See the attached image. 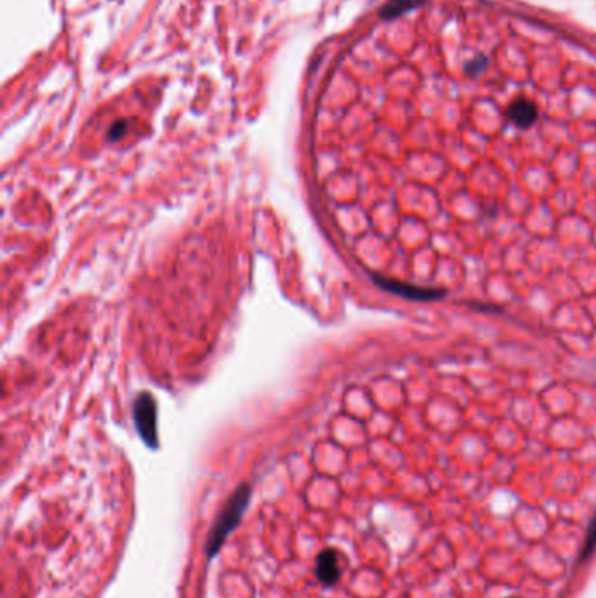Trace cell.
<instances>
[{
  "instance_id": "obj_4",
  "label": "cell",
  "mask_w": 596,
  "mask_h": 598,
  "mask_svg": "<svg viewBox=\"0 0 596 598\" xmlns=\"http://www.w3.org/2000/svg\"><path fill=\"white\" fill-rule=\"evenodd\" d=\"M595 551H596V512H595V516L591 518V521H589L588 530H586L584 542H582L581 551H579V557H577L579 563H584V561H588L589 558L593 557V553H595Z\"/></svg>"
},
{
  "instance_id": "obj_3",
  "label": "cell",
  "mask_w": 596,
  "mask_h": 598,
  "mask_svg": "<svg viewBox=\"0 0 596 598\" xmlns=\"http://www.w3.org/2000/svg\"><path fill=\"white\" fill-rule=\"evenodd\" d=\"M137 425L142 438L149 446H156V413H154V403L149 396H144L137 403Z\"/></svg>"
},
{
  "instance_id": "obj_1",
  "label": "cell",
  "mask_w": 596,
  "mask_h": 598,
  "mask_svg": "<svg viewBox=\"0 0 596 598\" xmlns=\"http://www.w3.org/2000/svg\"><path fill=\"white\" fill-rule=\"evenodd\" d=\"M250 501V488L247 485H242L235 494L229 497L226 502L220 514L217 516L215 523H213L212 530H210L209 539H206L205 554L206 558H213L224 546V542L228 541L231 532L238 527L240 520H242L243 512H245L247 505Z\"/></svg>"
},
{
  "instance_id": "obj_2",
  "label": "cell",
  "mask_w": 596,
  "mask_h": 598,
  "mask_svg": "<svg viewBox=\"0 0 596 598\" xmlns=\"http://www.w3.org/2000/svg\"><path fill=\"white\" fill-rule=\"evenodd\" d=\"M345 570V557L334 548H325L315 558L314 572L318 583L325 588L339 583Z\"/></svg>"
}]
</instances>
